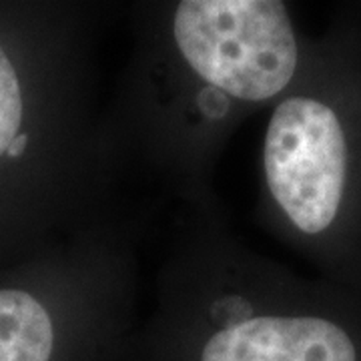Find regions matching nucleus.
Masks as SVG:
<instances>
[{"instance_id": "nucleus-1", "label": "nucleus", "mask_w": 361, "mask_h": 361, "mask_svg": "<svg viewBox=\"0 0 361 361\" xmlns=\"http://www.w3.org/2000/svg\"><path fill=\"white\" fill-rule=\"evenodd\" d=\"M173 37L197 77L239 101H269L297 71V37L283 2L187 0L175 11Z\"/></svg>"}, {"instance_id": "nucleus-2", "label": "nucleus", "mask_w": 361, "mask_h": 361, "mask_svg": "<svg viewBox=\"0 0 361 361\" xmlns=\"http://www.w3.org/2000/svg\"><path fill=\"white\" fill-rule=\"evenodd\" d=\"M263 163L273 199L299 231L317 235L336 221L345 193L348 141L329 104L303 94L277 104Z\"/></svg>"}, {"instance_id": "nucleus-3", "label": "nucleus", "mask_w": 361, "mask_h": 361, "mask_svg": "<svg viewBox=\"0 0 361 361\" xmlns=\"http://www.w3.org/2000/svg\"><path fill=\"white\" fill-rule=\"evenodd\" d=\"M201 361H357L337 323L315 315H259L213 334Z\"/></svg>"}, {"instance_id": "nucleus-4", "label": "nucleus", "mask_w": 361, "mask_h": 361, "mask_svg": "<svg viewBox=\"0 0 361 361\" xmlns=\"http://www.w3.org/2000/svg\"><path fill=\"white\" fill-rule=\"evenodd\" d=\"M54 325L49 311L32 295L0 291V361H51Z\"/></svg>"}, {"instance_id": "nucleus-5", "label": "nucleus", "mask_w": 361, "mask_h": 361, "mask_svg": "<svg viewBox=\"0 0 361 361\" xmlns=\"http://www.w3.org/2000/svg\"><path fill=\"white\" fill-rule=\"evenodd\" d=\"M23 123V90L11 59L0 47V155L11 151Z\"/></svg>"}, {"instance_id": "nucleus-6", "label": "nucleus", "mask_w": 361, "mask_h": 361, "mask_svg": "<svg viewBox=\"0 0 361 361\" xmlns=\"http://www.w3.org/2000/svg\"><path fill=\"white\" fill-rule=\"evenodd\" d=\"M25 145H26V135H18L16 139H14V142L11 145V151H8V155H13L16 157L23 149H25Z\"/></svg>"}]
</instances>
